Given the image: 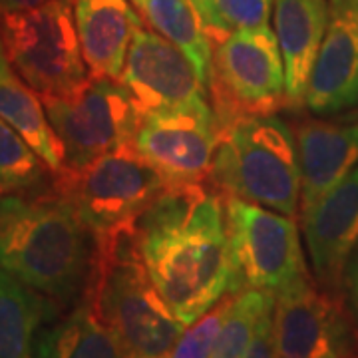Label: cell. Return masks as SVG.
<instances>
[{"label": "cell", "instance_id": "18", "mask_svg": "<svg viewBox=\"0 0 358 358\" xmlns=\"http://www.w3.org/2000/svg\"><path fill=\"white\" fill-rule=\"evenodd\" d=\"M56 305L0 268V358H34L42 322Z\"/></svg>", "mask_w": 358, "mask_h": 358}, {"label": "cell", "instance_id": "28", "mask_svg": "<svg viewBox=\"0 0 358 358\" xmlns=\"http://www.w3.org/2000/svg\"><path fill=\"white\" fill-rule=\"evenodd\" d=\"M195 4V8L199 10V14L203 16L205 24L209 26V32H211V38L217 40L221 38L217 28V16H215V8H213V0H192Z\"/></svg>", "mask_w": 358, "mask_h": 358}, {"label": "cell", "instance_id": "16", "mask_svg": "<svg viewBox=\"0 0 358 358\" xmlns=\"http://www.w3.org/2000/svg\"><path fill=\"white\" fill-rule=\"evenodd\" d=\"M327 26L329 0H275V34L285 64L289 108H305Z\"/></svg>", "mask_w": 358, "mask_h": 358}, {"label": "cell", "instance_id": "6", "mask_svg": "<svg viewBox=\"0 0 358 358\" xmlns=\"http://www.w3.org/2000/svg\"><path fill=\"white\" fill-rule=\"evenodd\" d=\"M58 195L72 205L82 223L96 237L140 215L169 187L167 179L128 141L88 166L58 173Z\"/></svg>", "mask_w": 358, "mask_h": 358}, {"label": "cell", "instance_id": "29", "mask_svg": "<svg viewBox=\"0 0 358 358\" xmlns=\"http://www.w3.org/2000/svg\"><path fill=\"white\" fill-rule=\"evenodd\" d=\"M50 0H0V13H13V10H28L42 6Z\"/></svg>", "mask_w": 358, "mask_h": 358}, {"label": "cell", "instance_id": "25", "mask_svg": "<svg viewBox=\"0 0 358 358\" xmlns=\"http://www.w3.org/2000/svg\"><path fill=\"white\" fill-rule=\"evenodd\" d=\"M275 0H213L219 34L267 28Z\"/></svg>", "mask_w": 358, "mask_h": 358}, {"label": "cell", "instance_id": "31", "mask_svg": "<svg viewBox=\"0 0 358 358\" xmlns=\"http://www.w3.org/2000/svg\"><path fill=\"white\" fill-rule=\"evenodd\" d=\"M143 2H145V0H131V4H134L140 13H141V8H143Z\"/></svg>", "mask_w": 358, "mask_h": 358}, {"label": "cell", "instance_id": "10", "mask_svg": "<svg viewBox=\"0 0 358 358\" xmlns=\"http://www.w3.org/2000/svg\"><path fill=\"white\" fill-rule=\"evenodd\" d=\"M273 341L277 358H350L358 329L338 294L307 273L275 294Z\"/></svg>", "mask_w": 358, "mask_h": 358}, {"label": "cell", "instance_id": "3", "mask_svg": "<svg viewBox=\"0 0 358 358\" xmlns=\"http://www.w3.org/2000/svg\"><path fill=\"white\" fill-rule=\"evenodd\" d=\"M84 301L112 333L122 358H167L187 329L141 261L136 223L94 239Z\"/></svg>", "mask_w": 358, "mask_h": 358}, {"label": "cell", "instance_id": "20", "mask_svg": "<svg viewBox=\"0 0 358 358\" xmlns=\"http://www.w3.org/2000/svg\"><path fill=\"white\" fill-rule=\"evenodd\" d=\"M34 358H122L112 333L86 301L40 331Z\"/></svg>", "mask_w": 358, "mask_h": 358}, {"label": "cell", "instance_id": "9", "mask_svg": "<svg viewBox=\"0 0 358 358\" xmlns=\"http://www.w3.org/2000/svg\"><path fill=\"white\" fill-rule=\"evenodd\" d=\"M52 128L64 145L62 171L88 166L96 157L134 140L141 112L115 78L90 76L64 96L42 98Z\"/></svg>", "mask_w": 358, "mask_h": 358}, {"label": "cell", "instance_id": "30", "mask_svg": "<svg viewBox=\"0 0 358 358\" xmlns=\"http://www.w3.org/2000/svg\"><path fill=\"white\" fill-rule=\"evenodd\" d=\"M8 74H14L13 66L8 62V56H6V50H4V42H2V34H0V78L8 76Z\"/></svg>", "mask_w": 358, "mask_h": 358}, {"label": "cell", "instance_id": "26", "mask_svg": "<svg viewBox=\"0 0 358 358\" xmlns=\"http://www.w3.org/2000/svg\"><path fill=\"white\" fill-rule=\"evenodd\" d=\"M273 310L263 319L255 338H253V343L249 346V350L245 352L243 358H277L275 341H273Z\"/></svg>", "mask_w": 358, "mask_h": 358}, {"label": "cell", "instance_id": "11", "mask_svg": "<svg viewBox=\"0 0 358 358\" xmlns=\"http://www.w3.org/2000/svg\"><path fill=\"white\" fill-rule=\"evenodd\" d=\"M120 82L141 112L215 114L209 90L192 60L159 32L140 24L134 30Z\"/></svg>", "mask_w": 358, "mask_h": 358}, {"label": "cell", "instance_id": "21", "mask_svg": "<svg viewBox=\"0 0 358 358\" xmlns=\"http://www.w3.org/2000/svg\"><path fill=\"white\" fill-rule=\"evenodd\" d=\"M141 14L155 32L183 52L209 90L213 70V38L192 0H145Z\"/></svg>", "mask_w": 358, "mask_h": 358}, {"label": "cell", "instance_id": "32", "mask_svg": "<svg viewBox=\"0 0 358 358\" xmlns=\"http://www.w3.org/2000/svg\"><path fill=\"white\" fill-rule=\"evenodd\" d=\"M345 120H348V122H358V110H357V112H355V114L346 115Z\"/></svg>", "mask_w": 358, "mask_h": 358}, {"label": "cell", "instance_id": "22", "mask_svg": "<svg viewBox=\"0 0 358 358\" xmlns=\"http://www.w3.org/2000/svg\"><path fill=\"white\" fill-rule=\"evenodd\" d=\"M273 308L275 293L245 291L237 294L209 358H243L261 322Z\"/></svg>", "mask_w": 358, "mask_h": 358}, {"label": "cell", "instance_id": "7", "mask_svg": "<svg viewBox=\"0 0 358 358\" xmlns=\"http://www.w3.org/2000/svg\"><path fill=\"white\" fill-rule=\"evenodd\" d=\"M209 98L219 131L231 124L287 108L285 64L271 28L233 30L213 40Z\"/></svg>", "mask_w": 358, "mask_h": 358}, {"label": "cell", "instance_id": "24", "mask_svg": "<svg viewBox=\"0 0 358 358\" xmlns=\"http://www.w3.org/2000/svg\"><path fill=\"white\" fill-rule=\"evenodd\" d=\"M237 294L227 293L217 305L209 308L203 317L192 322L183 334L179 336V341L173 345L171 352L167 358H209L211 350L217 343L219 333L223 329V322L229 315L233 301Z\"/></svg>", "mask_w": 358, "mask_h": 358}, {"label": "cell", "instance_id": "23", "mask_svg": "<svg viewBox=\"0 0 358 358\" xmlns=\"http://www.w3.org/2000/svg\"><path fill=\"white\" fill-rule=\"evenodd\" d=\"M48 166L30 143L0 117V195L22 193L42 181Z\"/></svg>", "mask_w": 358, "mask_h": 358}, {"label": "cell", "instance_id": "13", "mask_svg": "<svg viewBox=\"0 0 358 358\" xmlns=\"http://www.w3.org/2000/svg\"><path fill=\"white\" fill-rule=\"evenodd\" d=\"M301 223L315 281L324 291L338 294L346 263L358 245V166Z\"/></svg>", "mask_w": 358, "mask_h": 358}, {"label": "cell", "instance_id": "8", "mask_svg": "<svg viewBox=\"0 0 358 358\" xmlns=\"http://www.w3.org/2000/svg\"><path fill=\"white\" fill-rule=\"evenodd\" d=\"M227 293H279L307 275L296 219L239 197H225Z\"/></svg>", "mask_w": 358, "mask_h": 358}, {"label": "cell", "instance_id": "27", "mask_svg": "<svg viewBox=\"0 0 358 358\" xmlns=\"http://www.w3.org/2000/svg\"><path fill=\"white\" fill-rule=\"evenodd\" d=\"M343 289H345L346 296V308L352 315V320L358 329V245L348 259V263H346Z\"/></svg>", "mask_w": 358, "mask_h": 358}, {"label": "cell", "instance_id": "5", "mask_svg": "<svg viewBox=\"0 0 358 358\" xmlns=\"http://www.w3.org/2000/svg\"><path fill=\"white\" fill-rule=\"evenodd\" d=\"M0 34L13 70L40 98L64 96L90 78L72 0L0 13Z\"/></svg>", "mask_w": 358, "mask_h": 358}, {"label": "cell", "instance_id": "15", "mask_svg": "<svg viewBox=\"0 0 358 358\" xmlns=\"http://www.w3.org/2000/svg\"><path fill=\"white\" fill-rule=\"evenodd\" d=\"M294 140L301 167L299 217L303 219L358 166V122L310 120L299 126Z\"/></svg>", "mask_w": 358, "mask_h": 358}, {"label": "cell", "instance_id": "17", "mask_svg": "<svg viewBox=\"0 0 358 358\" xmlns=\"http://www.w3.org/2000/svg\"><path fill=\"white\" fill-rule=\"evenodd\" d=\"M90 76L120 80L134 30L143 24L128 0H72Z\"/></svg>", "mask_w": 358, "mask_h": 358}, {"label": "cell", "instance_id": "19", "mask_svg": "<svg viewBox=\"0 0 358 358\" xmlns=\"http://www.w3.org/2000/svg\"><path fill=\"white\" fill-rule=\"evenodd\" d=\"M0 117L24 138L56 176L64 167V145L52 128L44 102L22 80L0 78Z\"/></svg>", "mask_w": 358, "mask_h": 358}, {"label": "cell", "instance_id": "12", "mask_svg": "<svg viewBox=\"0 0 358 358\" xmlns=\"http://www.w3.org/2000/svg\"><path fill=\"white\" fill-rule=\"evenodd\" d=\"M131 143L169 185L203 183L217 152V117L199 112L145 114Z\"/></svg>", "mask_w": 358, "mask_h": 358}, {"label": "cell", "instance_id": "14", "mask_svg": "<svg viewBox=\"0 0 358 358\" xmlns=\"http://www.w3.org/2000/svg\"><path fill=\"white\" fill-rule=\"evenodd\" d=\"M305 108L313 114L358 108V0H329V26L310 74Z\"/></svg>", "mask_w": 358, "mask_h": 358}, {"label": "cell", "instance_id": "4", "mask_svg": "<svg viewBox=\"0 0 358 358\" xmlns=\"http://www.w3.org/2000/svg\"><path fill=\"white\" fill-rule=\"evenodd\" d=\"M211 181L227 197L296 217L301 167L296 140L277 114L243 117L219 131Z\"/></svg>", "mask_w": 358, "mask_h": 358}, {"label": "cell", "instance_id": "2", "mask_svg": "<svg viewBox=\"0 0 358 358\" xmlns=\"http://www.w3.org/2000/svg\"><path fill=\"white\" fill-rule=\"evenodd\" d=\"M90 237L60 195H0V268L56 307L74 303L86 291L94 257Z\"/></svg>", "mask_w": 358, "mask_h": 358}, {"label": "cell", "instance_id": "1", "mask_svg": "<svg viewBox=\"0 0 358 358\" xmlns=\"http://www.w3.org/2000/svg\"><path fill=\"white\" fill-rule=\"evenodd\" d=\"M136 239L152 281L185 327L227 294L225 203L205 183L169 185L136 221Z\"/></svg>", "mask_w": 358, "mask_h": 358}]
</instances>
